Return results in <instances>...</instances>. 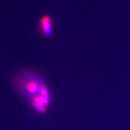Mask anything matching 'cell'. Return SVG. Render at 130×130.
I'll return each instance as SVG.
<instances>
[{
	"label": "cell",
	"mask_w": 130,
	"mask_h": 130,
	"mask_svg": "<svg viewBox=\"0 0 130 130\" xmlns=\"http://www.w3.org/2000/svg\"><path fill=\"white\" fill-rule=\"evenodd\" d=\"M40 31L46 37L51 36L53 31V20L48 15H44L39 20Z\"/></svg>",
	"instance_id": "3957f363"
},
{
	"label": "cell",
	"mask_w": 130,
	"mask_h": 130,
	"mask_svg": "<svg viewBox=\"0 0 130 130\" xmlns=\"http://www.w3.org/2000/svg\"><path fill=\"white\" fill-rule=\"evenodd\" d=\"M29 104L35 110L41 113H45L47 111V106L51 102V98L43 97L39 94L29 99Z\"/></svg>",
	"instance_id": "7a4b0ae2"
},
{
	"label": "cell",
	"mask_w": 130,
	"mask_h": 130,
	"mask_svg": "<svg viewBox=\"0 0 130 130\" xmlns=\"http://www.w3.org/2000/svg\"><path fill=\"white\" fill-rule=\"evenodd\" d=\"M42 83L43 82L35 74H31L26 71L17 73L13 78L14 88L21 95L29 98V99L39 94Z\"/></svg>",
	"instance_id": "6da1fadb"
},
{
	"label": "cell",
	"mask_w": 130,
	"mask_h": 130,
	"mask_svg": "<svg viewBox=\"0 0 130 130\" xmlns=\"http://www.w3.org/2000/svg\"><path fill=\"white\" fill-rule=\"evenodd\" d=\"M39 94L40 95H41L42 96H43V97L47 98H51V95H50V92L49 90H48V86L44 82H43L41 84V86H40L39 92Z\"/></svg>",
	"instance_id": "277c9868"
}]
</instances>
